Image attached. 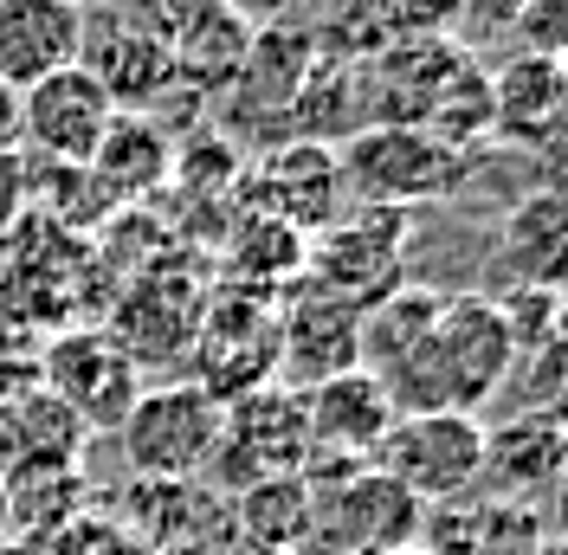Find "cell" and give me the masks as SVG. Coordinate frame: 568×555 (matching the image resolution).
<instances>
[{
	"label": "cell",
	"mask_w": 568,
	"mask_h": 555,
	"mask_svg": "<svg viewBox=\"0 0 568 555\" xmlns=\"http://www.w3.org/2000/svg\"><path fill=\"white\" fill-rule=\"evenodd\" d=\"M0 485H7V529L52 536L59 523L84 517V485L71 465H13V472H0Z\"/></svg>",
	"instance_id": "cb8c5ba5"
},
{
	"label": "cell",
	"mask_w": 568,
	"mask_h": 555,
	"mask_svg": "<svg viewBox=\"0 0 568 555\" xmlns=\"http://www.w3.org/2000/svg\"><path fill=\"white\" fill-rule=\"evenodd\" d=\"M304 265H311V240L297 226L272 220V213H246L233 226V240H226V284L233 291H252V297L278 291L291 278H304Z\"/></svg>",
	"instance_id": "ffe728a7"
},
{
	"label": "cell",
	"mask_w": 568,
	"mask_h": 555,
	"mask_svg": "<svg viewBox=\"0 0 568 555\" xmlns=\"http://www.w3.org/2000/svg\"><path fill=\"white\" fill-rule=\"evenodd\" d=\"M388 555H426V549H414V543H407V549H388Z\"/></svg>",
	"instance_id": "f35d334b"
},
{
	"label": "cell",
	"mask_w": 568,
	"mask_h": 555,
	"mask_svg": "<svg viewBox=\"0 0 568 555\" xmlns=\"http://www.w3.org/2000/svg\"><path fill=\"white\" fill-rule=\"evenodd\" d=\"M0 536H7V485H0Z\"/></svg>",
	"instance_id": "74e56055"
},
{
	"label": "cell",
	"mask_w": 568,
	"mask_h": 555,
	"mask_svg": "<svg viewBox=\"0 0 568 555\" xmlns=\"http://www.w3.org/2000/svg\"><path fill=\"white\" fill-rule=\"evenodd\" d=\"M343 7H349V13H362V7H382V0H343Z\"/></svg>",
	"instance_id": "8d00e7d4"
},
{
	"label": "cell",
	"mask_w": 568,
	"mask_h": 555,
	"mask_svg": "<svg viewBox=\"0 0 568 555\" xmlns=\"http://www.w3.org/2000/svg\"><path fill=\"white\" fill-rule=\"evenodd\" d=\"M13 149H20V91L0 84V155H13Z\"/></svg>",
	"instance_id": "836d02e7"
},
{
	"label": "cell",
	"mask_w": 568,
	"mask_h": 555,
	"mask_svg": "<svg viewBox=\"0 0 568 555\" xmlns=\"http://www.w3.org/2000/svg\"><path fill=\"white\" fill-rule=\"evenodd\" d=\"M91 174L110 201H142L175 174V142L155 130V117H116L91 155Z\"/></svg>",
	"instance_id": "d6986e66"
},
{
	"label": "cell",
	"mask_w": 568,
	"mask_h": 555,
	"mask_svg": "<svg viewBox=\"0 0 568 555\" xmlns=\"http://www.w3.org/2000/svg\"><path fill=\"white\" fill-rule=\"evenodd\" d=\"M252 194H258V213L297 226L304 240H317L323 226L343 213V201H349L336 149H329V142H304V137H291L284 149H272V155L258 162Z\"/></svg>",
	"instance_id": "7c38bea8"
},
{
	"label": "cell",
	"mask_w": 568,
	"mask_h": 555,
	"mask_svg": "<svg viewBox=\"0 0 568 555\" xmlns=\"http://www.w3.org/2000/svg\"><path fill=\"white\" fill-rule=\"evenodd\" d=\"M562 71H568V65H562Z\"/></svg>",
	"instance_id": "b9f144b4"
},
{
	"label": "cell",
	"mask_w": 568,
	"mask_h": 555,
	"mask_svg": "<svg viewBox=\"0 0 568 555\" xmlns=\"http://www.w3.org/2000/svg\"><path fill=\"white\" fill-rule=\"evenodd\" d=\"M7 433H13V465H71L91 426L71 414L59 394L39 387V394L7 407Z\"/></svg>",
	"instance_id": "d4e9b609"
},
{
	"label": "cell",
	"mask_w": 568,
	"mask_h": 555,
	"mask_svg": "<svg viewBox=\"0 0 568 555\" xmlns=\"http://www.w3.org/2000/svg\"><path fill=\"white\" fill-rule=\"evenodd\" d=\"M123 110L110 104V91L84 65L52 71L45 84L20 91V149H33L39 162H65V169H91L98 142L110 137Z\"/></svg>",
	"instance_id": "ba28073f"
},
{
	"label": "cell",
	"mask_w": 568,
	"mask_h": 555,
	"mask_svg": "<svg viewBox=\"0 0 568 555\" xmlns=\"http://www.w3.org/2000/svg\"><path fill=\"white\" fill-rule=\"evenodd\" d=\"M45 555H149L123 529V523H104V517H71L45 536Z\"/></svg>",
	"instance_id": "4dcf8cb0"
},
{
	"label": "cell",
	"mask_w": 568,
	"mask_h": 555,
	"mask_svg": "<svg viewBox=\"0 0 568 555\" xmlns=\"http://www.w3.org/2000/svg\"><path fill=\"white\" fill-rule=\"evenodd\" d=\"M382 478L407 491L414 504H453L478 491V465H485V420L439 407V414H400L388 440L368 458Z\"/></svg>",
	"instance_id": "277c9868"
},
{
	"label": "cell",
	"mask_w": 568,
	"mask_h": 555,
	"mask_svg": "<svg viewBox=\"0 0 568 555\" xmlns=\"http://www.w3.org/2000/svg\"><path fill=\"white\" fill-rule=\"evenodd\" d=\"M220 433H226V407L201 382L142 387L130 420L116 426L123 458H130V472L142 485H194L207 472Z\"/></svg>",
	"instance_id": "6da1fadb"
},
{
	"label": "cell",
	"mask_w": 568,
	"mask_h": 555,
	"mask_svg": "<svg viewBox=\"0 0 568 555\" xmlns=\"http://www.w3.org/2000/svg\"><path fill=\"white\" fill-rule=\"evenodd\" d=\"M45 394H59L84 426H123L136 407V362L104 330H65L45 349Z\"/></svg>",
	"instance_id": "30bf717a"
},
{
	"label": "cell",
	"mask_w": 568,
	"mask_h": 555,
	"mask_svg": "<svg viewBox=\"0 0 568 555\" xmlns=\"http://www.w3.org/2000/svg\"><path fill=\"white\" fill-rule=\"evenodd\" d=\"M549 155H556V174H549V181H542V188H549V194H556V201H568V137L556 142V149H549Z\"/></svg>",
	"instance_id": "e575fe53"
},
{
	"label": "cell",
	"mask_w": 568,
	"mask_h": 555,
	"mask_svg": "<svg viewBox=\"0 0 568 555\" xmlns=\"http://www.w3.org/2000/svg\"><path fill=\"white\" fill-rule=\"evenodd\" d=\"M84 0H0V84L33 91L52 71L84 59Z\"/></svg>",
	"instance_id": "8fae6325"
},
{
	"label": "cell",
	"mask_w": 568,
	"mask_h": 555,
	"mask_svg": "<svg viewBox=\"0 0 568 555\" xmlns=\"http://www.w3.org/2000/svg\"><path fill=\"white\" fill-rule=\"evenodd\" d=\"M252 33H258V27L240 13V0H213V7H201L194 20H181L175 33H169L175 84H187V91H233L240 71H246Z\"/></svg>",
	"instance_id": "2e32d148"
},
{
	"label": "cell",
	"mask_w": 568,
	"mask_h": 555,
	"mask_svg": "<svg viewBox=\"0 0 568 555\" xmlns=\"http://www.w3.org/2000/svg\"><path fill=\"white\" fill-rule=\"evenodd\" d=\"M311 65H317V39L297 33V27H265V33H252L246 71L233 91H240V104H258L265 117H291Z\"/></svg>",
	"instance_id": "44dd1931"
},
{
	"label": "cell",
	"mask_w": 568,
	"mask_h": 555,
	"mask_svg": "<svg viewBox=\"0 0 568 555\" xmlns=\"http://www.w3.org/2000/svg\"><path fill=\"white\" fill-rule=\"evenodd\" d=\"M459 59L465 46L453 39H382L368 59H355V110L368 130H426V110Z\"/></svg>",
	"instance_id": "52a82bcc"
},
{
	"label": "cell",
	"mask_w": 568,
	"mask_h": 555,
	"mask_svg": "<svg viewBox=\"0 0 568 555\" xmlns=\"http://www.w3.org/2000/svg\"><path fill=\"white\" fill-rule=\"evenodd\" d=\"M536 517H542V536H549V543H568V465L549 478V491L536 497Z\"/></svg>",
	"instance_id": "d6a6232c"
},
{
	"label": "cell",
	"mask_w": 568,
	"mask_h": 555,
	"mask_svg": "<svg viewBox=\"0 0 568 555\" xmlns=\"http://www.w3.org/2000/svg\"><path fill=\"white\" fill-rule=\"evenodd\" d=\"M504 394L517 401V414H542L556 426H568V336H549L542 349L517 355Z\"/></svg>",
	"instance_id": "4316f807"
},
{
	"label": "cell",
	"mask_w": 568,
	"mask_h": 555,
	"mask_svg": "<svg viewBox=\"0 0 568 555\" xmlns=\"http://www.w3.org/2000/svg\"><path fill=\"white\" fill-rule=\"evenodd\" d=\"M407 233L414 213L400 208H349L336 213L311 240V284L329 291L349 311H375L382 297H394L407 284Z\"/></svg>",
	"instance_id": "3957f363"
},
{
	"label": "cell",
	"mask_w": 568,
	"mask_h": 555,
	"mask_svg": "<svg viewBox=\"0 0 568 555\" xmlns=\"http://www.w3.org/2000/svg\"><path fill=\"white\" fill-rule=\"evenodd\" d=\"M311 511H317V497H311V485L297 472L291 478H258V485H246L233 497V523H240L246 549L297 555L304 536H311Z\"/></svg>",
	"instance_id": "7402d4cb"
},
{
	"label": "cell",
	"mask_w": 568,
	"mask_h": 555,
	"mask_svg": "<svg viewBox=\"0 0 568 555\" xmlns=\"http://www.w3.org/2000/svg\"><path fill=\"white\" fill-rule=\"evenodd\" d=\"M536 543H542V517H536V504L478 497V555H530Z\"/></svg>",
	"instance_id": "83f0119b"
},
{
	"label": "cell",
	"mask_w": 568,
	"mask_h": 555,
	"mask_svg": "<svg viewBox=\"0 0 568 555\" xmlns=\"http://www.w3.org/2000/svg\"><path fill=\"white\" fill-rule=\"evenodd\" d=\"M504 265L517 272V284L530 291H568V201H556L549 188L524 194L504 213Z\"/></svg>",
	"instance_id": "e0dca14e"
},
{
	"label": "cell",
	"mask_w": 568,
	"mask_h": 555,
	"mask_svg": "<svg viewBox=\"0 0 568 555\" xmlns=\"http://www.w3.org/2000/svg\"><path fill=\"white\" fill-rule=\"evenodd\" d=\"M568 465V426L542 414H510L485 426V465H478V485L504 497V504H536L549 478Z\"/></svg>",
	"instance_id": "9a60e30c"
},
{
	"label": "cell",
	"mask_w": 568,
	"mask_h": 555,
	"mask_svg": "<svg viewBox=\"0 0 568 555\" xmlns=\"http://www.w3.org/2000/svg\"><path fill=\"white\" fill-rule=\"evenodd\" d=\"M426 137H439L446 149H471L491 137V71L478 65V52L465 46V59L453 65V78L439 84V98L426 110Z\"/></svg>",
	"instance_id": "484cf974"
},
{
	"label": "cell",
	"mask_w": 568,
	"mask_h": 555,
	"mask_svg": "<svg viewBox=\"0 0 568 555\" xmlns=\"http://www.w3.org/2000/svg\"><path fill=\"white\" fill-rule=\"evenodd\" d=\"M562 336H568V291H562Z\"/></svg>",
	"instance_id": "ab89813d"
},
{
	"label": "cell",
	"mask_w": 568,
	"mask_h": 555,
	"mask_svg": "<svg viewBox=\"0 0 568 555\" xmlns=\"http://www.w3.org/2000/svg\"><path fill=\"white\" fill-rule=\"evenodd\" d=\"M491 137L524 149H556L568 137V71L510 52L491 71Z\"/></svg>",
	"instance_id": "5bb4252c"
},
{
	"label": "cell",
	"mask_w": 568,
	"mask_h": 555,
	"mask_svg": "<svg viewBox=\"0 0 568 555\" xmlns=\"http://www.w3.org/2000/svg\"><path fill=\"white\" fill-rule=\"evenodd\" d=\"M343 162V188L355 194V208H433L446 194L465 188V162L459 149H446L426 130H349V142L336 149Z\"/></svg>",
	"instance_id": "7a4b0ae2"
},
{
	"label": "cell",
	"mask_w": 568,
	"mask_h": 555,
	"mask_svg": "<svg viewBox=\"0 0 568 555\" xmlns=\"http://www.w3.org/2000/svg\"><path fill=\"white\" fill-rule=\"evenodd\" d=\"M194 355H201V387L220 407H233L240 394H252V387H265L278 375V304L220 284L201 304Z\"/></svg>",
	"instance_id": "8992f818"
},
{
	"label": "cell",
	"mask_w": 568,
	"mask_h": 555,
	"mask_svg": "<svg viewBox=\"0 0 568 555\" xmlns=\"http://www.w3.org/2000/svg\"><path fill=\"white\" fill-rule=\"evenodd\" d=\"M20 213H27V155L13 149V155H0V233L20 226Z\"/></svg>",
	"instance_id": "1f68e13d"
},
{
	"label": "cell",
	"mask_w": 568,
	"mask_h": 555,
	"mask_svg": "<svg viewBox=\"0 0 568 555\" xmlns=\"http://www.w3.org/2000/svg\"><path fill=\"white\" fill-rule=\"evenodd\" d=\"M439 291H420V284H400L394 297H382L375 311H362V369L368 375H382L394 369L400 355H414V349L433 336V323H439Z\"/></svg>",
	"instance_id": "603a6c76"
},
{
	"label": "cell",
	"mask_w": 568,
	"mask_h": 555,
	"mask_svg": "<svg viewBox=\"0 0 568 555\" xmlns=\"http://www.w3.org/2000/svg\"><path fill=\"white\" fill-rule=\"evenodd\" d=\"M510 369H517V343H510L497 297H446L439 323H433V375H439L446 407L485 420V407L510 382Z\"/></svg>",
	"instance_id": "5b68a950"
},
{
	"label": "cell",
	"mask_w": 568,
	"mask_h": 555,
	"mask_svg": "<svg viewBox=\"0 0 568 555\" xmlns=\"http://www.w3.org/2000/svg\"><path fill=\"white\" fill-rule=\"evenodd\" d=\"M240 555H284V549H240Z\"/></svg>",
	"instance_id": "60d3db41"
},
{
	"label": "cell",
	"mask_w": 568,
	"mask_h": 555,
	"mask_svg": "<svg viewBox=\"0 0 568 555\" xmlns=\"http://www.w3.org/2000/svg\"><path fill=\"white\" fill-rule=\"evenodd\" d=\"M510 39H517L524 59L568 65V0H524L517 20H510Z\"/></svg>",
	"instance_id": "f1b7e54d"
},
{
	"label": "cell",
	"mask_w": 568,
	"mask_h": 555,
	"mask_svg": "<svg viewBox=\"0 0 568 555\" xmlns=\"http://www.w3.org/2000/svg\"><path fill=\"white\" fill-rule=\"evenodd\" d=\"M98 84L110 91V104L123 117H136L142 104H155L162 91H175V65H169V33L155 27H110L98 59H78Z\"/></svg>",
	"instance_id": "ac0fdd59"
},
{
	"label": "cell",
	"mask_w": 568,
	"mask_h": 555,
	"mask_svg": "<svg viewBox=\"0 0 568 555\" xmlns=\"http://www.w3.org/2000/svg\"><path fill=\"white\" fill-rule=\"evenodd\" d=\"M304 414H311V452L323 458H355V465H368L375 446L388 440L394 414L388 387L375 382L368 369H349V375H336V382H323L304 394Z\"/></svg>",
	"instance_id": "4fadbf2b"
},
{
	"label": "cell",
	"mask_w": 568,
	"mask_h": 555,
	"mask_svg": "<svg viewBox=\"0 0 568 555\" xmlns=\"http://www.w3.org/2000/svg\"><path fill=\"white\" fill-rule=\"evenodd\" d=\"M530 555H568V543H549V536H542V543H536Z\"/></svg>",
	"instance_id": "d590c367"
},
{
	"label": "cell",
	"mask_w": 568,
	"mask_h": 555,
	"mask_svg": "<svg viewBox=\"0 0 568 555\" xmlns=\"http://www.w3.org/2000/svg\"><path fill=\"white\" fill-rule=\"evenodd\" d=\"M465 20V0H382V33L388 39H453Z\"/></svg>",
	"instance_id": "f546056e"
},
{
	"label": "cell",
	"mask_w": 568,
	"mask_h": 555,
	"mask_svg": "<svg viewBox=\"0 0 568 555\" xmlns=\"http://www.w3.org/2000/svg\"><path fill=\"white\" fill-rule=\"evenodd\" d=\"M349 369H362V311L336 304L317 284L291 291L278 304V375L297 394H311Z\"/></svg>",
	"instance_id": "9c48e42d"
}]
</instances>
